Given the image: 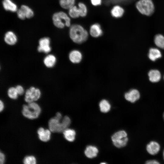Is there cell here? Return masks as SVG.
I'll return each instance as SVG.
<instances>
[{"mask_svg":"<svg viewBox=\"0 0 164 164\" xmlns=\"http://www.w3.org/2000/svg\"><path fill=\"white\" fill-rule=\"evenodd\" d=\"M50 40L48 37L41 39L39 41V46L37 50L39 52L48 53L50 51L51 48L50 46Z\"/></svg>","mask_w":164,"mask_h":164,"instance_id":"8","label":"cell"},{"mask_svg":"<svg viewBox=\"0 0 164 164\" xmlns=\"http://www.w3.org/2000/svg\"><path fill=\"white\" fill-rule=\"evenodd\" d=\"M2 5L6 11L14 12L17 11V6L11 0H3Z\"/></svg>","mask_w":164,"mask_h":164,"instance_id":"18","label":"cell"},{"mask_svg":"<svg viewBox=\"0 0 164 164\" xmlns=\"http://www.w3.org/2000/svg\"><path fill=\"white\" fill-rule=\"evenodd\" d=\"M124 97L126 100L131 103H134L139 100L140 97V94L138 90L133 89L126 93Z\"/></svg>","mask_w":164,"mask_h":164,"instance_id":"9","label":"cell"},{"mask_svg":"<svg viewBox=\"0 0 164 164\" xmlns=\"http://www.w3.org/2000/svg\"><path fill=\"white\" fill-rule=\"evenodd\" d=\"M54 25L57 28H63L65 26H70V19L67 14L63 12H59L54 13L52 17Z\"/></svg>","mask_w":164,"mask_h":164,"instance_id":"4","label":"cell"},{"mask_svg":"<svg viewBox=\"0 0 164 164\" xmlns=\"http://www.w3.org/2000/svg\"><path fill=\"white\" fill-rule=\"evenodd\" d=\"M51 132L50 129H45L42 127L39 128L37 131L39 139L44 142L49 141L51 137Z\"/></svg>","mask_w":164,"mask_h":164,"instance_id":"10","label":"cell"},{"mask_svg":"<svg viewBox=\"0 0 164 164\" xmlns=\"http://www.w3.org/2000/svg\"><path fill=\"white\" fill-rule=\"evenodd\" d=\"M69 35L71 39L74 43H81L87 40L88 34L87 31L82 26L76 24L71 26Z\"/></svg>","mask_w":164,"mask_h":164,"instance_id":"2","label":"cell"},{"mask_svg":"<svg viewBox=\"0 0 164 164\" xmlns=\"http://www.w3.org/2000/svg\"><path fill=\"white\" fill-rule=\"evenodd\" d=\"M154 42L158 48L164 50V36L161 34L156 35L154 38Z\"/></svg>","mask_w":164,"mask_h":164,"instance_id":"22","label":"cell"},{"mask_svg":"<svg viewBox=\"0 0 164 164\" xmlns=\"http://www.w3.org/2000/svg\"><path fill=\"white\" fill-rule=\"evenodd\" d=\"M41 95V91L39 89L31 87L26 92L25 100L28 103L34 102L39 98Z\"/></svg>","mask_w":164,"mask_h":164,"instance_id":"7","label":"cell"},{"mask_svg":"<svg viewBox=\"0 0 164 164\" xmlns=\"http://www.w3.org/2000/svg\"><path fill=\"white\" fill-rule=\"evenodd\" d=\"M15 88L19 95H22L23 94L24 90L22 86L20 85H17Z\"/></svg>","mask_w":164,"mask_h":164,"instance_id":"31","label":"cell"},{"mask_svg":"<svg viewBox=\"0 0 164 164\" xmlns=\"http://www.w3.org/2000/svg\"><path fill=\"white\" fill-rule=\"evenodd\" d=\"M41 112L39 106L34 102L28 103L23 105L22 113L26 118L30 119H35L38 117Z\"/></svg>","mask_w":164,"mask_h":164,"instance_id":"3","label":"cell"},{"mask_svg":"<svg viewBox=\"0 0 164 164\" xmlns=\"http://www.w3.org/2000/svg\"><path fill=\"white\" fill-rule=\"evenodd\" d=\"M124 12V9L121 6L117 5L114 6L111 11V14L113 17L119 18L121 17Z\"/></svg>","mask_w":164,"mask_h":164,"instance_id":"21","label":"cell"},{"mask_svg":"<svg viewBox=\"0 0 164 164\" xmlns=\"http://www.w3.org/2000/svg\"><path fill=\"white\" fill-rule=\"evenodd\" d=\"M56 62V57L53 55L49 54L46 56L44 59L45 65L48 67H53Z\"/></svg>","mask_w":164,"mask_h":164,"instance_id":"20","label":"cell"},{"mask_svg":"<svg viewBox=\"0 0 164 164\" xmlns=\"http://www.w3.org/2000/svg\"><path fill=\"white\" fill-rule=\"evenodd\" d=\"M160 146L159 144L155 141H152L147 145L146 150L148 152L150 155H154L159 152Z\"/></svg>","mask_w":164,"mask_h":164,"instance_id":"11","label":"cell"},{"mask_svg":"<svg viewBox=\"0 0 164 164\" xmlns=\"http://www.w3.org/2000/svg\"><path fill=\"white\" fill-rule=\"evenodd\" d=\"M5 157L4 153L0 152V164H3L5 161Z\"/></svg>","mask_w":164,"mask_h":164,"instance_id":"33","label":"cell"},{"mask_svg":"<svg viewBox=\"0 0 164 164\" xmlns=\"http://www.w3.org/2000/svg\"><path fill=\"white\" fill-rule=\"evenodd\" d=\"M4 108V105L3 102L1 101H0V111L1 112Z\"/></svg>","mask_w":164,"mask_h":164,"instance_id":"35","label":"cell"},{"mask_svg":"<svg viewBox=\"0 0 164 164\" xmlns=\"http://www.w3.org/2000/svg\"><path fill=\"white\" fill-rule=\"evenodd\" d=\"M163 118H164V113L163 114Z\"/></svg>","mask_w":164,"mask_h":164,"instance_id":"37","label":"cell"},{"mask_svg":"<svg viewBox=\"0 0 164 164\" xmlns=\"http://www.w3.org/2000/svg\"><path fill=\"white\" fill-rule=\"evenodd\" d=\"M111 139L114 145L118 148L125 146L128 141L127 133L124 130H120L114 133L112 136Z\"/></svg>","mask_w":164,"mask_h":164,"instance_id":"6","label":"cell"},{"mask_svg":"<svg viewBox=\"0 0 164 164\" xmlns=\"http://www.w3.org/2000/svg\"><path fill=\"white\" fill-rule=\"evenodd\" d=\"M150 81L152 83L158 82L161 80V74L160 72L157 69H152L148 73Z\"/></svg>","mask_w":164,"mask_h":164,"instance_id":"13","label":"cell"},{"mask_svg":"<svg viewBox=\"0 0 164 164\" xmlns=\"http://www.w3.org/2000/svg\"><path fill=\"white\" fill-rule=\"evenodd\" d=\"M25 164H36V158L32 155H29L26 156L23 161Z\"/></svg>","mask_w":164,"mask_h":164,"instance_id":"29","label":"cell"},{"mask_svg":"<svg viewBox=\"0 0 164 164\" xmlns=\"http://www.w3.org/2000/svg\"><path fill=\"white\" fill-rule=\"evenodd\" d=\"M90 32L91 35L94 37H98L102 34V30L100 25L98 23H95L91 26Z\"/></svg>","mask_w":164,"mask_h":164,"instance_id":"15","label":"cell"},{"mask_svg":"<svg viewBox=\"0 0 164 164\" xmlns=\"http://www.w3.org/2000/svg\"><path fill=\"white\" fill-rule=\"evenodd\" d=\"M137 9L142 15L149 16L154 11V5L152 0H139L136 3Z\"/></svg>","mask_w":164,"mask_h":164,"instance_id":"5","label":"cell"},{"mask_svg":"<svg viewBox=\"0 0 164 164\" xmlns=\"http://www.w3.org/2000/svg\"></svg>","mask_w":164,"mask_h":164,"instance_id":"38","label":"cell"},{"mask_svg":"<svg viewBox=\"0 0 164 164\" xmlns=\"http://www.w3.org/2000/svg\"><path fill=\"white\" fill-rule=\"evenodd\" d=\"M70 123L71 120L69 117L66 116L62 118L61 113L58 112L49 120L48 126L51 132L60 133L67 128Z\"/></svg>","mask_w":164,"mask_h":164,"instance_id":"1","label":"cell"},{"mask_svg":"<svg viewBox=\"0 0 164 164\" xmlns=\"http://www.w3.org/2000/svg\"><path fill=\"white\" fill-rule=\"evenodd\" d=\"M17 15L19 18L21 19H24L26 18L23 12L20 8L17 11Z\"/></svg>","mask_w":164,"mask_h":164,"instance_id":"30","label":"cell"},{"mask_svg":"<svg viewBox=\"0 0 164 164\" xmlns=\"http://www.w3.org/2000/svg\"><path fill=\"white\" fill-rule=\"evenodd\" d=\"M162 54L160 50L157 48L152 47L150 48L149 51L148 57L152 61H155L161 58Z\"/></svg>","mask_w":164,"mask_h":164,"instance_id":"12","label":"cell"},{"mask_svg":"<svg viewBox=\"0 0 164 164\" xmlns=\"http://www.w3.org/2000/svg\"><path fill=\"white\" fill-rule=\"evenodd\" d=\"M78 8L80 16L82 17H85L87 13V9L86 5L83 3L80 2L78 4Z\"/></svg>","mask_w":164,"mask_h":164,"instance_id":"27","label":"cell"},{"mask_svg":"<svg viewBox=\"0 0 164 164\" xmlns=\"http://www.w3.org/2000/svg\"><path fill=\"white\" fill-rule=\"evenodd\" d=\"M20 9L23 12L26 18H30L33 16V11L28 6L23 5L21 6Z\"/></svg>","mask_w":164,"mask_h":164,"instance_id":"25","label":"cell"},{"mask_svg":"<svg viewBox=\"0 0 164 164\" xmlns=\"http://www.w3.org/2000/svg\"><path fill=\"white\" fill-rule=\"evenodd\" d=\"M69 14L73 18H76L80 16L79 9L76 6L74 5L69 9Z\"/></svg>","mask_w":164,"mask_h":164,"instance_id":"26","label":"cell"},{"mask_svg":"<svg viewBox=\"0 0 164 164\" xmlns=\"http://www.w3.org/2000/svg\"><path fill=\"white\" fill-rule=\"evenodd\" d=\"M98 152V149L96 147L92 145H88L86 148L84 153L87 158L91 159L96 157Z\"/></svg>","mask_w":164,"mask_h":164,"instance_id":"17","label":"cell"},{"mask_svg":"<svg viewBox=\"0 0 164 164\" xmlns=\"http://www.w3.org/2000/svg\"><path fill=\"white\" fill-rule=\"evenodd\" d=\"M8 95L11 98L13 99H16L19 95L15 87H11L8 91Z\"/></svg>","mask_w":164,"mask_h":164,"instance_id":"28","label":"cell"},{"mask_svg":"<svg viewBox=\"0 0 164 164\" xmlns=\"http://www.w3.org/2000/svg\"><path fill=\"white\" fill-rule=\"evenodd\" d=\"M99 106L101 111L104 113L108 112L111 109L110 104L105 99L102 100L100 102Z\"/></svg>","mask_w":164,"mask_h":164,"instance_id":"23","label":"cell"},{"mask_svg":"<svg viewBox=\"0 0 164 164\" xmlns=\"http://www.w3.org/2000/svg\"><path fill=\"white\" fill-rule=\"evenodd\" d=\"M69 58L72 63H78L82 60V55L81 53L78 50H73L70 53Z\"/></svg>","mask_w":164,"mask_h":164,"instance_id":"16","label":"cell"},{"mask_svg":"<svg viewBox=\"0 0 164 164\" xmlns=\"http://www.w3.org/2000/svg\"><path fill=\"white\" fill-rule=\"evenodd\" d=\"M145 163L147 164H159L157 161L155 160H150L146 161Z\"/></svg>","mask_w":164,"mask_h":164,"instance_id":"34","label":"cell"},{"mask_svg":"<svg viewBox=\"0 0 164 164\" xmlns=\"http://www.w3.org/2000/svg\"><path fill=\"white\" fill-rule=\"evenodd\" d=\"M163 158H164V150L163 152Z\"/></svg>","mask_w":164,"mask_h":164,"instance_id":"36","label":"cell"},{"mask_svg":"<svg viewBox=\"0 0 164 164\" xmlns=\"http://www.w3.org/2000/svg\"><path fill=\"white\" fill-rule=\"evenodd\" d=\"M91 4L94 6L100 5L101 3V0H91Z\"/></svg>","mask_w":164,"mask_h":164,"instance_id":"32","label":"cell"},{"mask_svg":"<svg viewBox=\"0 0 164 164\" xmlns=\"http://www.w3.org/2000/svg\"><path fill=\"white\" fill-rule=\"evenodd\" d=\"M75 0H59L61 6L65 9H69L74 5Z\"/></svg>","mask_w":164,"mask_h":164,"instance_id":"24","label":"cell"},{"mask_svg":"<svg viewBox=\"0 0 164 164\" xmlns=\"http://www.w3.org/2000/svg\"><path fill=\"white\" fill-rule=\"evenodd\" d=\"M17 38L15 33L12 31L7 32L5 34L4 40L8 44L14 45L17 42Z\"/></svg>","mask_w":164,"mask_h":164,"instance_id":"14","label":"cell"},{"mask_svg":"<svg viewBox=\"0 0 164 164\" xmlns=\"http://www.w3.org/2000/svg\"><path fill=\"white\" fill-rule=\"evenodd\" d=\"M65 138L70 142H73L75 139L76 132L73 129L67 128L63 132Z\"/></svg>","mask_w":164,"mask_h":164,"instance_id":"19","label":"cell"}]
</instances>
